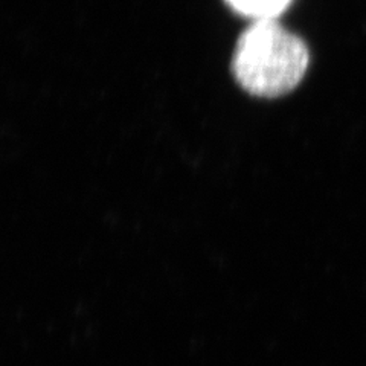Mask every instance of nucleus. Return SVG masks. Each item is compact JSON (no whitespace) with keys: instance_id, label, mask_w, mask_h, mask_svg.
<instances>
[{"instance_id":"nucleus-2","label":"nucleus","mask_w":366,"mask_h":366,"mask_svg":"<svg viewBox=\"0 0 366 366\" xmlns=\"http://www.w3.org/2000/svg\"><path fill=\"white\" fill-rule=\"evenodd\" d=\"M231 6L255 20L277 19L292 0H227Z\"/></svg>"},{"instance_id":"nucleus-1","label":"nucleus","mask_w":366,"mask_h":366,"mask_svg":"<svg viewBox=\"0 0 366 366\" xmlns=\"http://www.w3.org/2000/svg\"><path fill=\"white\" fill-rule=\"evenodd\" d=\"M308 66L304 41L274 19L257 20L239 37L232 71L238 84L250 95L274 98L289 94Z\"/></svg>"}]
</instances>
